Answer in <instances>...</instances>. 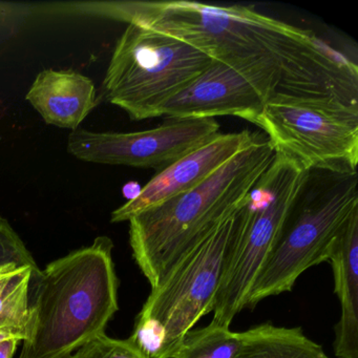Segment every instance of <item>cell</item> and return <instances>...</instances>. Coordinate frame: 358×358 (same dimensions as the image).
Here are the masks:
<instances>
[{"instance_id":"5bb4252c","label":"cell","mask_w":358,"mask_h":358,"mask_svg":"<svg viewBox=\"0 0 358 358\" xmlns=\"http://www.w3.org/2000/svg\"><path fill=\"white\" fill-rule=\"evenodd\" d=\"M241 338L234 358H331L301 327L287 328L266 322L241 332Z\"/></svg>"},{"instance_id":"30bf717a","label":"cell","mask_w":358,"mask_h":358,"mask_svg":"<svg viewBox=\"0 0 358 358\" xmlns=\"http://www.w3.org/2000/svg\"><path fill=\"white\" fill-rule=\"evenodd\" d=\"M282 78L270 69L213 59L187 87L161 108L169 120L236 116L251 122L275 94Z\"/></svg>"},{"instance_id":"5b68a950","label":"cell","mask_w":358,"mask_h":358,"mask_svg":"<svg viewBox=\"0 0 358 358\" xmlns=\"http://www.w3.org/2000/svg\"><path fill=\"white\" fill-rule=\"evenodd\" d=\"M307 171L275 154L234 215L229 249L211 322L230 327L247 308L253 284L271 253Z\"/></svg>"},{"instance_id":"277c9868","label":"cell","mask_w":358,"mask_h":358,"mask_svg":"<svg viewBox=\"0 0 358 358\" xmlns=\"http://www.w3.org/2000/svg\"><path fill=\"white\" fill-rule=\"evenodd\" d=\"M357 185V171H307L278 241L253 284L247 308L289 292L306 270L326 262L331 242L358 207Z\"/></svg>"},{"instance_id":"7c38bea8","label":"cell","mask_w":358,"mask_h":358,"mask_svg":"<svg viewBox=\"0 0 358 358\" xmlns=\"http://www.w3.org/2000/svg\"><path fill=\"white\" fill-rule=\"evenodd\" d=\"M341 305L333 343L337 358H358V207L345 220L327 250Z\"/></svg>"},{"instance_id":"d6986e66","label":"cell","mask_w":358,"mask_h":358,"mask_svg":"<svg viewBox=\"0 0 358 358\" xmlns=\"http://www.w3.org/2000/svg\"><path fill=\"white\" fill-rule=\"evenodd\" d=\"M20 343H22L20 337L7 333H0V358L13 357Z\"/></svg>"},{"instance_id":"2e32d148","label":"cell","mask_w":358,"mask_h":358,"mask_svg":"<svg viewBox=\"0 0 358 358\" xmlns=\"http://www.w3.org/2000/svg\"><path fill=\"white\" fill-rule=\"evenodd\" d=\"M241 332L211 322L190 330L171 358H234L240 350Z\"/></svg>"},{"instance_id":"52a82bcc","label":"cell","mask_w":358,"mask_h":358,"mask_svg":"<svg viewBox=\"0 0 358 358\" xmlns=\"http://www.w3.org/2000/svg\"><path fill=\"white\" fill-rule=\"evenodd\" d=\"M213 62L180 39L129 22L110 58L102 97L131 120L157 118L161 108Z\"/></svg>"},{"instance_id":"8fae6325","label":"cell","mask_w":358,"mask_h":358,"mask_svg":"<svg viewBox=\"0 0 358 358\" xmlns=\"http://www.w3.org/2000/svg\"><path fill=\"white\" fill-rule=\"evenodd\" d=\"M259 137L247 129L240 133L219 134L204 145L160 171L142 187L137 198L127 201L113 211L110 222L129 221L141 211L194 189Z\"/></svg>"},{"instance_id":"ffe728a7","label":"cell","mask_w":358,"mask_h":358,"mask_svg":"<svg viewBox=\"0 0 358 358\" xmlns=\"http://www.w3.org/2000/svg\"><path fill=\"white\" fill-rule=\"evenodd\" d=\"M142 187L138 182H129L125 184L122 188L123 196L127 199V201L134 200L139 196Z\"/></svg>"},{"instance_id":"9a60e30c","label":"cell","mask_w":358,"mask_h":358,"mask_svg":"<svg viewBox=\"0 0 358 358\" xmlns=\"http://www.w3.org/2000/svg\"><path fill=\"white\" fill-rule=\"evenodd\" d=\"M38 271L39 267L32 266L0 267V333L26 338L31 282Z\"/></svg>"},{"instance_id":"9c48e42d","label":"cell","mask_w":358,"mask_h":358,"mask_svg":"<svg viewBox=\"0 0 358 358\" xmlns=\"http://www.w3.org/2000/svg\"><path fill=\"white\" fill-rule=\"evenodd\" d=\"M219 134L215 119L169 120L134 133H96L79 127L69 136L68 152L85 162L162 171Z\"/></svg>"},{"instance_id":"e0dca14e","label":"cell","mask_w":358,"mask_h":358,"mask_svg":"<svg viewBox=\"0 0 358 358\" xmlns=\"http://www.w3.org/2000/svg\"><path fill=\"white\" fill-rule=\"evenodd\" d=\"M69 358H146L129 339H117L106 333L94 337Z\"/></svg>"},{"instance_id":"8992f818","label":"cell","mask_w":358,"mask_h":358,"mask_svg":"<svg viewBox=\"0 0 358 358\" xmlns=\"http://www.w3.org/2000/svg\"><path fill=\"white\" fill-rule=\"evenodd\" d=\"M234 215L188 251L152 289L127 338L146 358H171L185 335L213 311Z\"/></svg>"},{"instance_id":"4fadbf2b","label":"cell","mask_w":358,"mask_h":358,"mask_svg":"<svg viewBox=\"0 0 358 358\" xmlns=\"http://www.w3.org/2000/svg\"><path fill=\"white\" fill-rule=\"evenodd\" d=\"M26 99L45 123L60 129H79L97 106L92 79L73 70L47 69L37 75Z\"/></svg>"},{"instance_id":"3957f363","label":"cell","mask_w":358,"mask_h":358,"mask_svg":"<svg viewBox=\"0 0 358 358\" xmlns=\"http://www.w3.org/2000/svg\"><path fill=\"white\" fill-rule=\"evenodd\" d=\"M274 157L269 140L259 136L194 189L129 220L133 257L152 289L188 251L236 215Z\"/></svg>"},{"instance_id":"ac0fdd59","label":"cell","mask_w":358,"mask_h":358,"mask_svg":"<svg viewBox=\"0 0 358 358\" xmlns=\"http://www.w3.org/2000/svg\"><path fill=\"white\" fill-rule=\"evenodd\" d=\"M6 265L38 267L24 241L11 224L0 217V267Z\"/></svg>"},{"instance_id":"ba28073f","label":"cell","mask_w":358,"mask_h":358,"mask_svg":"<svg viewBox=\"0 0 358 358\" xmlns=\"http://www.w3.org/2000/svg\"><path fill=\"white\" fill-rule=\"evenodd\" d=\"M251 123L267 134L275 154L303 171H357L358 106L278 93Z\"/></svg>"},{"instance_id":"6da1fadb","label":"cell","mask_w":358,"mask_h":358,"mask_svg":"<svg viewBox=\"0 0 358 358\" xmlns=\"http://www.w3.org/2000/svg\"><path fill=\"white\" fill-rule=\"evenodd\" d=\"M110 15L180 39L209 57L280 75L285 94L358 106L357 66L313 33L243 6L173 0L118 3Z\"/></svg>"},{"instance_id":"7a4b0ae2","label":"cell","mask_w":358,"mask_h":358,"mask_svg":"<svg viewBox=\"0 0 358 358\" xmlns=\"http://www.w3.org/2000/svg\"><path fill=\"white\" fill-rule=\"evenodd\" d=\"M113 248L108 236H98L34 274L18 358H69L103 334L119 310Z\"/></svg>"}]
</instances>
